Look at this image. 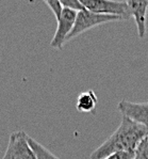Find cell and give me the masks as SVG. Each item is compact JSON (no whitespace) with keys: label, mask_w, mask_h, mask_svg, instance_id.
Wrapping results in <instances>:
<instances>
[{"label":"cell","mask_w":148,"mask_h":159,"mask_svg":"<svg viewBox=\"0 0 148 159\" xmlns=\"http://www.w3.org/2000/svg\"><path fill=\"white\" fill-rule=\"evenodd\" d=\"M147 136L148 127L123 116L118 128L91 154V159H103L117 152H135L139 144Z\"/></svg>","instance_id":"obj_1"},{"label":"cell","mask_w":148,"mask_h":159,"mask_svg":"<svg viewBox=\"0 0 148 159\" xmlns=\"http://www.w3.org/2000/svg\"><path fill=\"white\" fill-rule=\"evenodd\" d=\"M117 20H124L122 17L115 16V15H103V14H96L93 12H89V10H83L77 13L76 21H75L74 28L66 38L65 43H67L72 39L76 38L80 35L81 33L85 32L89 29L94 27L101 25V24L111 23V21H117Z\"/></svg>","instance_id":"obj_2"},{"label":"cell","mask_w":148,"mask_h":159,"mask_svg":"<svg viewBox=\"0 0 148 159\" xmlns=\"http://www.w3.org/2000/svg\"><path fill=\"white\" fill-rule=\"evenodd\" d=\"M82 6L89 12L103 15H115L122 17L124 20L129 19L131 15L127 1L112 0H80Z\"/></svg>","instance_id":"obj_3"},{"label":"cell","mask_w":148,"mask_h":159,"mask_svg":"<svg viewBox=\"0 0 148 159\" xmlns=\"http://www.w3.org/2000/svg\"><path fill=\"white\" fill-rule=\"evenodd\" d=\"M28 137L24 130L12 133L2 159H36L32 148L29 145Z\"/></svg>","instance_id":"obj_4"},{"label":"cell","mask_w":148,"mask_h":159,"mask_svg":"<svg viewBox=\"0 0 148 159\" xmlns=\"http://www.w3.org/2000/svg\"><path fill=\"white\" fill-rule=\"evenodd\" d=\"M76 17L77 12L66 8H63L61 16L58 19L57 31H55L54 36H53L51 42H50V46L52 48L62 49L63 45H64L65 41H66L67 35L72 32V28H74Z\"/></svg>","instance_id":"obj_5"},{"label":"cell","mask_w":148,"mask_h":159,"mask_svg":"<svg viewBox=\"0 0 148 159\" xmlns=\"http://www.w3.org/2000/svg\"><path fill=\"white\" fill-rule=\"evenodd\" d=\"M123 116L130 119L131 121L148 127V102H132L123 99L117 106Z\"/></svg>","instance_id":"obj_6"},{"label":"cell","mask_w":148,"mask_h":159,"mask_svg":"<svg viewBox=\"0 0 148 159\" xmlns=\"http://www.w3.org/2000/svg\"><path fill=\"white\" fill-rule=\"evenodd\" d=\"M130 15L134 17L137 26L140 39H144L146 34V15L148 11V0H129L127 1Z\"/></svg>","instance_id":"obj_7"},{"label":"cell","mask_w":148,"mask_h":159,"mask_svg":"<svg viewBox=\"0 0 148 159\" xmlns=\"http://www.w3.org/2000/svg\"><path fill=\"white\" fill-rule=\"evenodd\" d=\"M97 97L94 91L89 90L86 92H83L78 96L76 102V108L79 112H85L89 113L93 112L96 109Z\"/></svg>","instance_id":"obj_8"},{"label":"cell","mask_w":148,"mask_h":159,"mask_svg":"<svg viewBox=\"0 0 148 159\" xmlns=\"http://www.w3.org/2000/svg\"><path fill=\"white\" fill-rule=\"evenodd\" d=\"M28 142L30 148H32L36 159H60L57 156H54L50 151H48L45 146H43L41 143L34 140L31 137H28Z\"/></svg>","instance_id":"obj_9"},{"label":"cell","mask_w":148,"mask_h":159,"mask_svg":"<svg viewBox=\"0 0 148 159\" xmlns=\"http://www.w3.org/2000/svg\"><path fill=\"white\" fill-rule=\"evenodd\" d=\"M60 3L62 4L63 8L72 10V11L77 12V13L85 10V8L80 2V0H60Z\"/></svg>","instance_id":"obj_10"},{"label":"cell","mask_w":148,"mask_h":159,"mask_svg":"<svg viewBox=\"0 0 148 159\" xmlns=\"http://www.w3.org/2000/svg\"><path fill=\"white\" fill-rule=\"evenodd\" d=\"M133 159H148V144H147V138H145L142 141L137 148L135 150V155Z\"/></svg>","instance_id":"obj_11"},{"label":"cell","mask_w":148,"mask_h":159,"mask_svg":"<svg viewBox=\"0 0 148 159\" xmlns=\"http://www.w3.org/2000/svg\"><path fill=\"white\" fill-rule=\"evenodd\" d=\"M45 3L50 8L51 12L54 14L55 18H57V20H58V19L60 18V16H61L62 11H63V7H62V4L60 3V1L59 0H46Z\"/></svg>","instance_id":"obj_12"},{"label":"cell","mask_w":148,"mask_h":159,"mask_svg":"<svg viewBox=\"0 0 148 159\" xmlns=\"http://www.w3.org/2000/svg\"><path fill=\"white\" fill-rule=\"evenodd\" d=\"M134 155L135 152H117V153L111 154L103 159H133Z\"/></svg>","instance_id":"obj_13"},{"label":"cell","mask_w":148,"mask_h":159,"mask_svg":"<svg viewBox=\"0 0 148 159\" xmlns=\"http://www.w3.org/2000/svg\"><path fill=\"white\" fill-rule=\"evenodd\" d=\"M147 144H148V136H147Z\"/></svg>","instance_id":"obj_14"}]
</instances>
